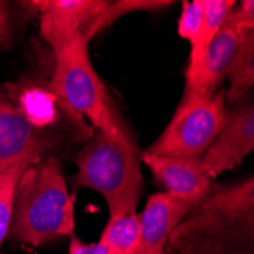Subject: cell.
I'll list each match as a JSON object with an SVG mask.
<instances>
[{"label": "cell", "mask_w": 254, "mask_h": 254, "mask_svg": "<svg viewBox=\"0 0 254 254\" xmlns=\"http://www.w3.org/2000/svg\"><path fill=\"white\" fill-rule=\"evenodd\" d=\"M75 232V199L68 193L55 157L29 166L21 174L9 233L21 244L38 247Z\"/></svg>", "instance_id": "obj_1"}, {"label": "cell", "mask_w": 254, "mask_h": 254, "mask_svg": "<svg viewBox=\"0 0 254 254\" xmlns=\"http://www.w3.org/2000/svg\"><path fill=\"white\" fill-rule=\"evenodd\" d=\"M138 238V215L122 212L110 215L101 241L107 247V254H135Z\"/></svg>", "instance_id": "obj_12"}, {"label": "cell", "mask_w": 254, "mask_h": 254, "mask_svg": "<svg viewBox=\"0 0 254 254\" xmlns=\"http://www.w3.org/2000/svg\"><path fill=\"white\" fill-rule=\"evenodd\" d=\"M105 0H38L26 2L38 14L40 34L54 54L76 38L91 41V29L104 12Z\"/></svg>", "instance_id": "obj_5"}, {"label": "cell", "mask_w": 254, "mask_h": 254, "mask_svg": "<svg viewBox=\"0 0 254 254\" xmlns=\"http://www.w3.org/2000/svg\"><path fill=\"white\" fill-rule=\"evenodd\" d=\"M28 168V165H18L3 174H0V247H2L3 241L9 235L17 184L21 174Z\"/></svg>", "instance_id": "obj_15"}, {"label": "cell", "mask_w": 254, "mask_h": 254, "mask_svg": "<svg viewBox=\"0 0 254 254\" xmlns=\"http://www.w3.org/2000/svg\"><path fill=\"white\" fill-rule=\"evenodd\" d=\"M254 149V107H241L230 118L201 157V166L212 180L238 168Z\"/></svg>", "instance_id": "obj_7"}, {"label": "cell", "mask_w": 254, "mask_h": 254, "mask_svg": "<svg viewBox=\"0 0 254 254\" xmlns=\"http://www.w3.org/2000/svg\"><path fill=\"white\" fill-rule=\"evenodd\" d=\"M235 5L236 2H233V0H204L202 25L196 41L193 43V46H190L189 64L196 63L204 55L215 35L224 26L230 11L233 9Z\"/></svg>", "instance_id": "obj_13"}, {"label": "cell", "mask_w": 254, "mask_h": 254, "mask_svg": "<svg viewBox=\"0 0 254 254\" xmlns=\"http://www.w3.org/2000/svg\"><path fill=\"white\" fill-rule=\"evenodd\" d=\"M169 5H172V2H168V0H165V2L163 0H121V2H108L104 12L95 23L93 29H91L90 37H96L99 32L111 26L118 18L127 14L137 11H157Z\"/></svg>", "instance_id": "obj_14"}, {"label": "cell", "mask_w": 254, "mask_h": 254, "mask_svg": "<svg viewBox=\"0 0 254 254\" xmlns=\"http://www.w3.org/2000/svg\"><path fill=\"white\" fill-rule=\"evenodd\" d=\"M225 21L244 31H254V2L247 0V2L235 5Z\"/></svg>", "instance_id": "obj_17"}, {"label": "cell", "mask_w": 254, "mask_h": 254, "mask_svg": "<svg viewBox=\"0 0 254 254\" xmlns=\"http://www.w3.org/2000/svg\"><path fill=\"white\" fill-rule=\"evenodd\" d=\"M227 78L230 87L225 91V104L239 102L254 84V31L247 32L230 64Z\"/></svg>", "instance_id": "obj_11"}, {"label": "cell", "mask_w": 254, "mask_h": 254, "mask_svg": "<svg viewBox=\"0 0 254 254\" xmlns=\"http://www.w3.org/2000/svg\"><path fill=\"white\" fill-rule=\"evenodd\" d=\"M44 146L40 131L0 93V174L18 165L40 163Z\"/></svg>", "instance_id": "obj_8"}, {"label": "cell", "mask_w": 254, "mask_h": 254, "mask_svg": "<svg viewBox=\"0 0 254 254\" xmlns=\"http://www.w3.org/2000/svg\"><path fill=\"white\" fill-rule=\"evenodd\" d=\"M204 17V0H193V2H183L180 20H178V34L186 38L190 46L198 38Z\"/></svg>", "instance_id": "obj_16"}, {"label": "cell", "mask_w": 254, "mask_h": 254, "mask_svg": "<svg viewBox=\"0 0 254 254\" xmlns=\"http://www.w3.org/2000/svg\"><path fill=\"white\" fill-rule=\"evenodd\" d=\"M11 43H12V32H11L9 18L6 14L5 3L0 2V51L9 49Z\"/></svg>", "instance_id": "obj_19"}, {"label": "cell", "mask_w": 254, "mask_h": 254, "mask_svg": "<svg viewBox=\"0 0 254 254\" xmlns=\"http://www.w3.org/2000/svg\"><path fill=\"white\" fill-rule=\"evenodd\" d=\"M143 163L151 169L165 193L196 207L213 190L212 178L201 166V158H174L143 152Z\"/></svg>", "instance_id": "obj_9"}, {"label": "cell", "mask_w": 254, "mask_h": 254, "mask_svg": "<svg viewBox=\"0 0 254 254\" xmlns=\"http://www.w3.org/2000/svg\"><path fill=\"white\" fill-rule=\"evenodd\" d=\"M68 254H107L105 244L99 239L98 242L85 244L78 236H70V245H68Z\"/></svg>", "instance_id": "obj_18"}, {"label": "cell", "mask_w": 254, "mask_h": 254, "mask_svg": "<svg viewBox=\"0 0 254 254\" xmlns=\"http://www.w3.org/2000/svg\"><path fill=\"white\" fill-rule=\"evenodd\" d=\"M250 32L238 26L224 23V26L215 35L204 55L186 68V82L180 104L209 98L219 90L227 78L230 64L239 48L242 37Z\"/></svg>", "instance_id": "obj_6"}, {"label": "cell", "mask_w": 254, "mask_h": 254, "mask_svg": "<svg viewBox=\"0 0 254 254\" xmlns=\"http://www.w3.org/2000/svg\"><path fill=\"white\" fill-rule=\"evenodd\" d=\"M195 207L165 192L149 196L138 215V248L135 254H163L172 235Z\"/></svg>", "instance_id": "obj_10"}, {"label": "cell", "mask_w": 254, "mask_h": 254, "mask_svg": "<svg viewBox=\"0 0 254 254\" xmlns=\"http://www.w3.org/2000/svg\"><path fill=\"white\" fill-rule=\"evenodd\" d=\"M73 186L101 193L110 215L135 212L143 188L142 158L129 134L111 135L101 131L76 155Z\"/></svg>", "instance_id": "obj_2"}, {"label": "cell", "mask_w": 254, "mask_h": 254, "mask_svg": "<svg viewBox=\"0 0 254 254\" xmlns=\"http://www.w3.org/2000/svg\"><path fill=\"white\" fill-rule=\"evenodd\" d=\"M225 91L180 104L171 122L157 140L145 151L174 158H201L227 124Z\"/></svg>", "instance_id": "obj_4"}, {"label": "cell", "mask_w": 254, "mask_h": 254, "mask_svg": "<svg viewBox=\"0 0 254 254\" xmlns=\"http://www.w3.org/2000/svg\"><path fill=\"white\" fill-rule=\"evenodd\" d=\"M54 55L55 70L51 90L55 98L68 111L88 119L96 131L111 135L128 134L91 64L88 43L79 37Z\"/></svg>", "instance_id": "obj_3"}]
</instances>
